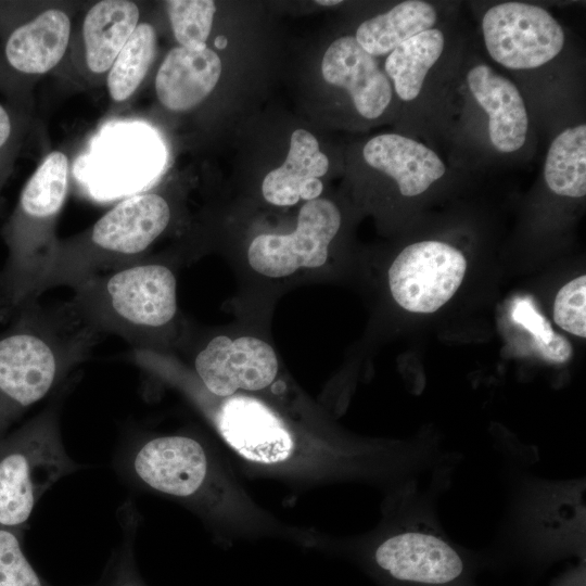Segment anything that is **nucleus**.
I'll use <instances>...</instances> for the list:
<instances>
[{"mask_svg": "<svg viewBox=\"0 0 586 586\" xmlns=\"http://www.w3.org/2000/svg\"><path fill=\"white\" fill-rule=\"evenodd\" d=\"M75 469L54 413L44 411L0 440V526L18 531L44 494Z\"/></svg>", "mask_w": 586, "mask_h": 586, "instance_id": "obj_4", "label": "nucleus"}, {"mask_svg": "<svg viewBox=\"0 0 586 586\" xmlns=\"http://www.w3.org/2000/svg\"><path fill=\"white\" fill-rule=\"evenodd\" d=\"M366 163L393 178L404 196H416L445 174L438 155L424 144L397 133H383L364 146Z\"/></svg>", "mask_w": 586, "mask_h": 586, "instance_id": "obj_15", "label": "nucleus"}, {"mask_svg": "<svg viewBox=\"0 0 586 586\" xmlns=\"http://www.w3.org/2000/svg\"><path fill=\"white\" fill-rule=\"evenodd\" d=\"M170 220L167 201L155 193L131 195L106 212L80 244L58 249L43 292L78 286L122 267L120 262L145 251Z\"/></svg>", "mask_w": 586, "mask_h": 586, "instance_id": "obj_3", "label": "nucleus"}, {"mask_svg": "<svg viewBox=\"0 0 586 586\" xmlns=\"http://www.w3.org/2000/svg\"><path fill=\"white\" fill-rule=\"evenodd\" d=\"M466 586H472V585H471V584H468V585H466Z\"/></svg>", "mask_w": 586, "mask_h": 586, "instance_id": "obj_33", "label": "nucleus"}, {"mask_svg": "<svg viewBox=\"0 0 586 586\" xmlns=\"http://www.w3.org/2000/svg\"><path fill=\"white\" fill-rule=\"evenodd\" d=\"M174 36L180 47L204 49L216 11L212 0L166 1Z\"/></svg>", "mask_w": 586, "mask_h": 586, "instance_id": "obj_25", "label": "nucleus"}, {"mask_svg": "<svg viewBox=\"0 0 586 586\" xmlns=\"http://www.w3.org/2000/svg\"><path fill=\"white\" fill-rule=\"evenodd\" d=\"M328 168L329 160L320 152L317 139L305 129H296L291 136L284 163L265 177L263 195L278 206L294 205L300 199H318L322 192L319 178Z\"/></svg>", "mask_w": 586, "mask_h": 586, "instance_id": "obj_17", "label": "nucleus"}, {"mask_svg": "<svg viewBox=\"0 0 586 586\" xmlns=\"http://www.w3.org/2000/svg\"><path fill=\"white\" fill-rule=\"evenodd\" d=\"M71 35V21L61 10H48L16 28L9 37L5 55L12 67L27 74H43L63 58Z\"/></svg>", "mask_w": 586, "mask_h": 586, "instance_id": "obj_18", "label": "nucleus"}, {"mask_svg": "<svg viewBox=\"0 0 586 586\" xmlns=\"http://www.w3.org/2000/svg\"><path fill=\"white\" fill-rule=\"evenodd\" d=\"M544 178L556 194L582 198L586 193V126L569 127L551 142Z\"/></svg>", "mask_w": 586, "mask_h": 586, "instance_id": "obj_22", "label": "nucleus"}, {"mask_svg": "<svg viewBox=\"0 0 586 586\" xmlns=\"http://www.w3.org/2000/svg\"><path fill=\"white\" fill-rule=\"evenodd\" d=\"M195 371L204 387L218 397L238 390L258 391L269 386L278 372L272 347L256 337L230 340L215 336L195 357Z\"/></svg>", "mask_w": 586, "mask_h": 586, "instance_id": "obj_9", "label": "nucleus"}, {"mask_svg": "<svg viewBox=\"0 0 586 586\" xmlns=\"http://www.w3.org/2000/svg\"><path fill=\"white\" fill-rule=\"evenodd\" d=\"M466 270V257L458 249L441 241H421L395 258L388 269V285L404 309L430 314L454 296Z\"/></svg>", "mask_w": 586, "mask_h": 586, "instance_id": "obj_7", "label": "nucleus"}, {"mask_svg": "<svg viewBox=\"0 0 586 586\" xmlns=\"http://www.w3.org/2000/svg\"><path fill=\"white\" fill-rule=\"evenodd\" d=\"M67 303L95 333L118 335L133 349H145L151 331L169 324L177 313V281L161 264L124 265L74 288Z\"/></svg>", "mask_w": 586, "mask_h": 586, "instance_id": "obj_2", "label": "nucleus"}, {"mask_svg": "<svg viewBox=\"0 0 586 586\" xmlns=\"http://www.w3.org/2000/svg\"><path fill=\"white\" fill-rule=\"evenodd\" d=\"M482 31L491 58L510 69H530L550 62L563 49L565 38L549 12L524 2L489 8L483 16Z\"/></svg>", "mask_w": 586, "mask_h": 586, "instance_id": "obj_6", "label": "nucleus"}, {"mask_svg": "<svg viewBox=\"0 0 586 586\" xmlns=\"http://www.w3.org/2000/svg\"><path fill=\"white\" fill-rule=\"evenodd\" d=\"M156 34L149 23L137 26L113 62L107 89L114 101L127 100L141 84L154 59Z\"/></svg>", "mask_w": 586, "mask_h": 586, "instance_id": "obj_23", "label": "nucleus"}, {"mask_svg": "<svg viewBox=\"0 0 586 586\" xmlns=\"http://www.w3.org/2000/svg\"><path fill=\"white\" fill-rule=\"evenodd\" d=\"M553 320L566 332L586 336V276L564 284L553 303Z\"/></svg>", "mask_w": 586, "mask_h": 586, "instance_id": "obj_28", "label": "nucleus"}, {"mask_svg": "<svg viewBox=\"0 0 586 586\" xmlns=\"http://www.w3.org/2000/svg\"><path fill=\"white\" fill-rule=\"evenodd\" d=\"M68 162L59 151L50 153L24 187L20 213L40 218L55 217L65 201Z\"/></svg>", "mask_w": 586, "mask_h": 586, "instance_id": "obj_24", "label": "nucleus"}, {"mask_svg": "<svg viewBox=\"0 0 586 586\" xmlns=\"http://www.w3.org/2000/svg\"><path fill=\"white\" fill-rule=\"evenodd\" d=\"M213 419L222 440L246 460L276 464L292 456L294 441L285 424L255 398L228 397Z\"/></svg>", "mask_w": 586, "mask_h": 586, "instance_id": "obj_10", "label": "nucleus"}, {"mask_svg": "<svg viewBox=\"0 0 586 586\" xmlns=\"http://www.w3.org/2000/svg\"><path fill=\"white\" fill-rule=\"evenodd\" d=\"M110 136L85 162V177L102 195L141 189L161 173L165 151L151 131L137 129Z\"/></svg>", "mask_w": 586, "mask_h": 586, "instance_id": "obj_11", "label": "nucleus"}, {"mask_svg": "<svg viewBox=\"0 0 586 586\" xmlns=\"http://www.w3.org/2000/svg\"><path fill=\"white\" fill-rule=\"evenodd\" d=\"M0 586H50L24 553L18 531L0 526Z\"/></svg>", "mask_w": 586, "mask_h": 586, "instance_id": "obj_27", "label": "nucleus"}, {"mask_svg": "<svg viewBox=\"0 0 586 586\" xmlns=\"http://www.w3.org/2000/svg\"><path fill=\"white\" fill-rule=\"evenodd\" d=\"M220 74L221 61L213 50L176 47L156 74L157 98L171 111L190 110L213 91Z\"/></svg>", "mask_w": 586, "mask_h": 586, "instance_id": "obj_16", "label": "nucleus"}, {"mask_svg": "<svg viewBox=\"0 0 586 586\" xmlns=\"http://www.w3.org/2000/svg\"><path fill=\"white\" fill-rule=\"evenodd\" d=\"M227 43H228V40L225 36H218L216 37L215 41H214V44L216 46V48L218 49H224L227 47Z\"/></svg>", "mask_w": 586, "mask_h": 586, "instance_id": "obj_30", "label": "nucleus"}, {"mask_svg": "<svg viewBox=\"0 0 586 586\" xmlns=\"http://www.w3.org/2000/svg\"><path fill=\"white\" fill-rule=\"evenodd\" d=\"M117 586H141L136 579H123Z\"/></svg>", "mask_w": 586, "mask_h": 586, "instance_id": "obj_32", "label": "nucleus"}, {"mask_svg": "<svg viewBox=\"0 0 586 586\" xmlns=\"http://www.w3.org/2000/svg\"><path fill=\"white\" fill-rule=\"evenodd\" d=\"M467 81L475 101L488 116L492 144L504 153L521 149L526 140L528 116L515 85L485 64L472 67Z\"/></svg>", "mask_w": 586, "mask_h": 586, "instance_id": "obj_14", "label": "nucleus"}, {"mask_svg": "<svg viewBox=\"0 0 586 586\" xmlns=\"http://www.w3.org/2000/svg\"><path fill=\"white\" fill-rule=\"evenodd\" d=\"M139 9L126 0H104L86 14L82 35L89 69L101 74L111 68L116 56L138 26Z\"/></svg>", "mask_w": 586, "mask_h": 586, "instance_id": "obj_19", "label": "nucleus"}, {"mask_svg": "<svg viewBox=\"0 0 586 586\" xmlns=\"http://www.w3.org/2000/svg\"><path fill=\"white\" fill-rule=\"evenodd\" d=\"M436 17V11L429 2L407 0L362 22L355 39L372 56L390 54L406 40L433 28Z\"/></svg>", "mask_w": 586, "mask_h": 586, "instance_id": "obj_20", "label": "nucleus"}, {"mask_svg": "<svg viewBox=\"0 0 586 586\" xmlns=\"http://www.w3.org/2000/svg\"><path fill=\"white\" fill-rule=\"evenodd\" d=\"M132 467L136 475L151 488L181 498L195 495L208 474L203 446L181 435L148 441L136 453Z\"/></svg>", "mask_w": 586, "mask_h": 586, "instance_id": "obj_12", "label": "nucleus"}, {"mask_svg": "<svg viewBox=\"0 0 586 586\" xmlns=\"http://www.w3.org/2000/svg\"><path fill=\"white\" fill-rule=\"evenodd\" d=\"M321 72L328 84L347 90L357 112L368 119L382 115L391 102L387 76L355 37L344 36L329 46Z\"/></svg>", "mask_w": 586, "mask_h": 586, "instance_id": "obj_13", "label": "nucleus"}, {"mask_svg": "<svg viewBox=\"0 0 586 586\" xmlns=\"http://www.w3.org/2000/svg\"><path fill=\"white\" fill-rule=\"evenodd\" d=\"M511 316L532 334L533 344L545 360L562 364L571 358L573 349L569 340L552 329L530 297L515 300Z\"/></svg>", "mask_w": 586, "mask_h": 586, "instance_id": "obj_26", "label": "nucleus"}, {"mask_svg": "<svg viewBox=\"0 0 586 586\" xmlns=\"http://www.w3.org/2000/svg\"><path fill=\"white\" fill-rule=\"evenodd\" d=\"M370 562L390 586H466L474 571L469 555L425 514L378 542Z\"/></svg>", "mask_w": 586, "mask_h": 586, "instance_id": "obj_5", "label": "nucleus"}, {"mask_svg": "<svg viewBox=\"0 0 586 586\" xmlns=\"http://www.w3.org/2000/svg\"><path fill=\"white\" fill-rule=\"evenodd\" d=\"M0 333V440L10 424L41 400L91 351L97 335L66 304L20 310Z\"/></svg>", "mask_w": 586, "mask_h": 586, "instance_id": "obj_1", "label": "nucleus"}, {"mask_svg": "<svg viewBox=\"0 0 586 586\" xmlns=\"http://www.w3.org/2000/svg\"><path fill=\"white\" fill-rule=\"evenodd\" d=\"M342 1L339 0H317L316 3L320 5H336L341 3Z\"/></svg>", "mask_w": 586, "mask_h": 586, "instance_id": "obj_31", "label": "nucleus"}, {"mask_svg": "<svg viewBox=\"0 0 586 586\" xmlns=\"http://www.w3.org/2000/svg\"><path fill=\"white\" fill-rule=\"evenodd\" d=\"M445 46L443 33L437 28L421 31L399 44L385 60V75L394 84L404 101L415 100L430 68L440 59Z\"/></svg>", "mask_w": 586, "mask_h": 586, "instance_id": "obj_21", "label": "nucleus"}, {"mask_svg": "<svg viewBox=\"0 0 586 586\" xmlns=\"http://www.w3.org/2000/svg\"><path fill=\"white\" fill-rule=\"evenodd\" d=\"M11 132V122L5 110L0 105V148L7 142Z\"/></svg>", "mask_w": 586, "mask_h": 586, "instance_id": "obj_29", "label": "nucleus"}, {"mask_svg": "<svg viewBox=\"0 0 586 586\" xmlns=\"http://www.w3.org/2000/svg\"><path fill=\"white\" fill-rule=\"evenodd\" d=\"M340 226V211L331 201H307L292 233L260 234L252 241L247 251L250 266L272 278L289 276L303 267H320L328 258V246Z\"/></svg>", "mask_w": 586, "mask_h": 586, "instance_id": "obj_8", "label": "nucleus"}]
</instances>
